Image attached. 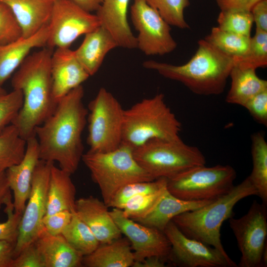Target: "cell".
Masks as SVG:
<instances>
[{"mask_svg": "<svg viewBox=\"0 0 267 267\" xmlns=\"http://www.w3.org/2000/svg\"><path fill=\"white\" fill-rule=\"evenodd\" d=\"M82 85L70 91L58 101L51 115L35 129L40 159L56 162L60 169L71 175L77 171L84 154L82 135L88 115Z\"/></svg>", "mask_w": 267, "mask_h": 267, "instance_id": "6da1fadb", "label": "cell"}, {"mask_svg": "<svg viewBox=\"0 0 267 267\" xmlns=\"http://www.w3.org/2000/svg\"><path fill=\"white\" fill-rule=\"evenodd\" d=\"M49 48L28 55L13 75V89L22 91V107L12 122L25 140L36 136L35 129L54 111L57 103L52 94Z\"/></svg>", "mask_w": 267, "mask_h": 267, "instance_id": "7a4b0ae2", "label": "cell"}, {"mask_svg": "<svg viewBox=\"0 0 267 267\" xmlns=\"http://www.w3.org/2000/svg\"><path fill=\"white\" fill-rule=\"evenodd\" d=\"M234 64V57L204 39L198 42L195 53L184 64L176 65L149 60L145 61L142 66L166 78L182 83L195 94L212 95L223 92Z\"/></svg>", "mask_w": 267, "mask_h": 267, "instance_id": "3957f363", "label": "cell"}, {"mask_svg": "<svg viewBox=\"0 0 267 267\" xmlns=\"http://www.w3.org/2000/svg\"><path fill=\"white\" fill-rule=\"evenodd\" d=\"M251 195H258V192L247 177L227 194L199 209L179 214L172 221L187 237L227 254L221 239L222 225L233 216V209L236 204Z\"/></svg>", "mask_w": 267, "mask_h": 267, "instance_id": "277c9868", "label": "cell"}, {"mask_svg": "<svg viewBox=\"0 0 267 267\" xmlns=\"http://www.w3.org/2000/svg\"><path fill=\"white\" fill-rule=\"evenodd\" d=\"M181 130L164 94L158 93L125 109L122 143L134 148L153 139H177Z\"/></svg>", "mask_w": 267, "mask_h": 267, "instance_id": "5b68a950", "label": "cell"}, {"mask_svg": "<svg viewBox=\"0 0 267 267\" xmlns=\"http://www.w3.org/2000/svg\"><path fill=\"white\" fill-rule=\"evenodd\" d=\"M82 160L89 170L92 180L98 185L103 201L108 208L117 191L126 184L155 180L137 163L133 148L124 144L108 152L88 151L84 153Z\"/></svg>", "mask_w": 267, "mask_h": 267, "instance_id": "8992f818", "label": "cell"}, {"mask_svg": "<svg viewBox=\"0 0 267 267\" xmlns=\"http://www.w3.org/2000/svg\"><path fill=\"white\" fill-rule=\"evenodd\" d=\"M134 158L154 179L171 178L206 161L196 147L177 139L155 138L133 148Z\"/></svg>", "mask_w": 267, "mask_h": 267, "instance_id": "52a82bcc", "label": "cell"}, {"mask_svg": "<svg viewBox=\"0 0 267 267\" xmlns=\"http://www.w3.org/2000/svg\"><path fill=\"white\" fill-rule=\"evenodd\" d=\"M236 177L235 170L229 165L200 166L167 179L166 187L182 200H214L232 189Z\"/></svg>", "mask_w": 267, "mask_h": 267, "instance_id": "ba28073f", "label": "cell"}, {"mask_svg": "<svg viewBox=\"0 0 267 267\" xmlns=\"http://www.w3.org/2000/svg\"><path fill=\"white\" fill-rule=\"evenodd\" d=\"M88 109L89 151L105 152L118 148L122 142L125 111L119 101L101 88Z\"/></svg>", "mask_w": 267, "mask_h": 267, "instance_id": "9c48e42d", "label": "cell"}, {"mask_svg": "<svg viewBox=\"0 0 267 267\" xmlns=\"http://www.w3.org/2000/svg\"><path fill=\"white\" fill-rule=\"evenodd\" d=\"M241 252L238 267L267 266V205L254 201L242 217L228 219Z\"/></svg>", "mask_w": 267, "mask_h": 267, "instance_id": "30bf717a", "label": "cell"}, {"mask_svg": "<svg viewBox=\"0 0 267 267\" xmlns=\"http://www.w3.org/2000/svg\"><path fill=\"white\" fill-rule=\"evenodd\" d=\"M52 162L39 161L35 168L30 195L22 214L13 257L34 243L44 228L43 220L46 215L47 196Z\"/></svg>", "mask_w": 267, "mask_h": 267, "instance_id": "8fae6325", "label": "cell"}, {"mask_svg": "<svg viewBox=\"0 0 267 267\" xmlns=\"http://www.w3.org/2000/svg\"><path fill=\"white\" fill-rule=\"evenodd\" d=\"M100 26L96 14L86 11L71 0H55L48 24V48H69L80 36Z\"/></svg>", "mask_w": 267, "mask_h": 267, "instance_id": "7c38bea8", "label": "cell"}, {"mask_svg": "<svg viewBox=\"0 0 267 267\" xmlns=\"http://www.w3.org/2000/svg\"><path fill=\"white\" fill-rule=\"evenodd\" d=\"M132 23L138 32L137 47L146 55H163L173 51L177 44L171 26L146 0H134L131 7Z\"/></svg>", "mask_w": 267, "mask_h": 267, "instance_id": "4fadbf2b", "label": "cell"}, {"mask_svg": "<svg viewBox=\"0 0 267 267\" xmlns=\"http://www.w3.org/2000/svg\"><path fill=\"white\" fill-rule=\"evenodd\" d=\"M164 233L171 249L169 262L182 267H238L227 254L185 235L171 221Z\"/></svg>", "mask_w": 267, "mask_h": 267, "instance_id": "5bb4252c", "label": "cell"}, {"mask_svg": "<svg viewBox=\"0 0 267 267\" xmlns=\"http://www.w3.org/2000/svg\"><path fill=\"white\" fill-rule=\"evenodd\" d=\"M110 213L121 233L130 241L134 262L157 257L169 262L171 245L164 232L128 218L121 209L113 208Z\"/></svg>", "mask_w": 267, "mask_h": 267, "instance_id": "9a60e30c", "label": "cell"}, {"mask_svg": "<svg viewBox=\"0 0 267 267\" xmlns=\"http://www.w3.org/2000/svg\"><path fill=\"white\" fill-rule=\"evenodd\" d=\"M40 160L39 147L36 136L26 140L24 155L21 161L5 171L8 184L13 194L15 212L22 214L31 189L35 168Z\"/></svg>", "mask_w": 267, "mask_h": 267, "instance_id": "2e32d148", "label": "cell"}, {"mask_svg": "<svg viewBox=\"0 0 267 267\" xmlns=\"http://www.w3.org/2000/svg\"><path fill=\"white\" fill-rule=\"evenodd\" d=\"M52 94L56 103L89 77L77 59L74 50L56 48L51 58Z\"/></svg>", "mask_w": 267, "mask_h": 267, "instance_id": "e0dca14e", "label": "cell"}, {"mask_svg": "<svg viewBox=\"0 0 267 267\" xmlns=\"http://www.w3.org/2000/svg\"><path fill=\"white\" fill-rule=\"evenodd\" d=\"M103 201L92 196L76 200L75 212L93 232L100 244L121 237L122 233Z\"/></svg>", "mask_w": 267, "mask_h": 267, "instance_id": "ac0fdd59", "label": "cell"}, {"mask_svg": "<svg viewBox=\"0 0 267 267\" xmlns=\"http://www.w3.org/2000/svg\"><path fill=\"white\" fill-rule=\"evenodd\" d=\"M130 0H103L96 11L100 26L113 37L118 47H137L136 38L129 26L127 13Z\"/></svg>", "mask_w": 267, "mask_h": 267, "instance_id": "d6986e66", "label": "cell"}, {"mask_svg": "<svg viewBox=\"0 0 267 267\" xmlns=\"http://www.w3.org/2000/svg\"><path fill=\"white\" fill-rule=\"evenodd\" d=\"M48 35V25L31 36L21 37L15 41L0 45V88L32 49L46 45Z\"/></svg>", "mask_w": 267, "mask_h": 267, "instance_id": "ffe728a7", "label": "cell"}, {"mask_svg": "<svg viewBox=\"0 0 267 267\" xmlns=\"http://www.w3.org/2000/svg\"><path fill=\"white\" fill-rule=\"evenodd\" d=\"M14 14L21 29L22 37L31 36L48 25L53 0H0Z\"/></svg>", "mask_w": 267, "mask_h": 267, "instance_id": "44dd1931", "label": "cell"}, {"mask_svg": "<svg viewBox=\"0 0 267 267\" xmlns=\"http://www.w3.org/2000/svg\"><path fill=\"white\" fill-rule=\"evenodd\" d=\"M85 35L83 42L74 52L90 76L97 72L106 54L118 45L111 34L101 26Z\"/></svg>", "mask_w": 267, "mask_h": 267, "instance_id": "7402d4cb", "label": "cell"}, {"mask_svg": "<svg viewBox=\"0 0 267 267\" xmlns=\"http://www.w3.org/2000/svg\"><path fill=\"white\" fill-rule=\"evenodd\" d=\"M35 243L44 267H79L82 265L83 256L69 244L62 234L53 235L43 228Z\"/></svg>", "mask_w": 267, "mask_h": 267, "instance_id": "603a6c76", "label": "cell"}, {"mask_svg": "<svg viewBox=\"0 0 267 267\" xmlns=\"http://www.w3.org/2000/svg\"><path fill=\"white\" fill-rule=\"evenodd\" d=\"M214 200H184L174 196L166 189L157 205L148 215L134 221L163 232L167 224L176 216L199 209Z\"/></svg>", "mask_w": 267, "mask_h": 267, "instance_id": "cb8c5ba5", "label": "cell"}, {"mask_svg": "<svg viewBox=\"0 0 267 267\" xmlns=\"http://www.w3.org/2000/svg\"><path fill=\"white\" fill-rule=\"evenodd\" d=\"M129 239L121 237L111 242L100 244L91 253L83 258L82 265L87 267H129L134 261Z\"/></svg>", "mask_w": 267, "mask_h": 267, "instance_id": "d4e9b609", "label": "cell"}, {"mask_svg": "<svg viewBox=\"0 0 267 267\" xmlns=\"http://www.w3.org/2000/svg\"><path fill=\"white\" fill-rule=\"evenodd\" d=\"M71 174L53 163L51 166L45 215L63 210L75 211L76 190Z\"/></svg>", "mask_w": 267, "mask_h": 267, "instance_id": "484cf974", "label": "cell"}, {"mask_svg": "<svg viewBox=\"0 0 267 267\" xmlns=\"http://www.w3.org/2000/svg\"><path fill=\"white\" fill-rule=\"evenodd\" d=\"M256 70L234 64L229 75L231 83L227 103L243 107L253 96L267 89V81L259 78Z\"/></svg>", "mask_w": 267, "mask_h": 267, "instance_id": "4316f807", "label": "cell"}, {"mask_svg": "<svg viewBox=\"0 0 267 267\" xmlns=\"http://www.w3.org/2000/svg\"><path fill=\"white\" fill-rule=\"evenodd\" d=\"M253 168L248 177L256 188L262 203L267 204V142L264 135L257 133L251 136Z\"/></svg>", "mask_w": 267, "mask_h": 267, "instance_id": "83f0119b", "label": "cell"}, {"mask_svg": "<svg viewBox=\"0 0 267 267\" xmlns=\"http://www.w3.org/2000/svg\"><path fill=\"white\" fill-rule=\"evenodd\" d=\"M26 140L20 135L13 124L0 133V169L6 170L19 163L26 150Z\"/></svg>", "mask_w": 267, "mask_h": 267, "instance_id": "f1b7e54d", "label": "cell"}, {"mask_svg": "<svg viewBox=\"0 0 267 267\" xmlns=\"http://www.w3.org/2000/svg\"><path fill=\"white\" fill-rule=\"evenodd\" d=\"M62 234L69 244L83 257L91 253L100 244L89 226L77 216L75 211Z\"/></svg>", "mask_w": 267, "mask_h": 267, "instance_id": "f546056e", "label": "cell"}, {"mask_svg": "<svg viewBox=\"0 0 267 267\" xmlns=\"http://www.w3.org/2000/svg\"><path fill=\"white\" fill-rule=\"evenodd\" d=\"M251 38L223 31L217 26L213 27L204 39L224 53L240 58L247 54Z\"/></svg>", "mask_w": 267, "mask_h": 267, "instance_id": "4dcf8cb0", "label": "cell"}, {"mask_svg": "<svg viewBox=\"0 0 267 267\" xmlns=\"http://www.w3.org/2000/svg\"><path fill=\"white\" fill-rule=\"evenodd\" d=\"M167 178H159L148 181L129 183L120 188L114 196L109 207L122 209L127 201L138 195L158 192L166 187Z\"/></svg>", "mask_w": 267, "mask_h": 267, "instance_id": "1f68e13d", "label": "cell"}, {"mask_svg": "<svg viewBox=\"0 0 267 267\" xmlns=\"http://www.w3.org/2000/svg\"><path fill=\"white\" fill-rule=\"evenodd\" d=\"M170 25L180 29L189 28L185 20L184 9L189 5V0H146Z\"/></svg>", "mask_w": 267, "mask_h": 267, "instance_id": "d6a6232c", "label": "cell"}, {"mask_svg": "<svg viewBox=\"0 0 267 267\" xmlns=\"http://www.w3.org/2000/svg\"><path fill=\"white\" fill-rule=\"evenodd\" d=\"M221 29L247 37H251L253 18L251 11L221 10L217 19Z\"/></svg>", "mask_w": 267, "mask_h": 267, "instance_id": "836d02e7", "label": "cell"}, {"mask_svg": "<svg viewBox=\"0 0 267 267\" xmlns=\"http://www.w3.org/2000/svg\"><path fill=\"white\" fill-rule=\"evenodd\" d=\"M240 66L256 69L267 65V32L256 30L247 54L240 58H234Z\"/></svg>", "mask_w": 267, "mask_h": 267, "instance_id": "e575fe53", "label": "cell"}, {"mask_svg": "<svg viewBox=\"0 0 267 267\" xmlns=\"http://www.w3.org/2000/svg\"><path fill=\"white\" fill-rule=\"evenodd\" d=\"M167 187L155 193L136 195L128 200L122 209L125 216L133 220L148 215L157 205Z\"/></svg>", "mask_w": 267, "mask_h": 267, "instance_id": "d590c367", "label": "cell"}, {"mask_svg": "<svg viewBox=\"0 0 267 267\" xmlns=\"http://www.w3.org/2000/svg\"><path fill=\"white\" fill-rule=\"evenodd\" d=\"M23 95L18 89L0 94V133L12 123L22 107Z\"/></svg>", "mask_w": 267, "mask_h": 267, "instance_id": "8d00e7d4", "label": "cell"}, {"mask_svg": "<svg viewBox=\"0 0 267 267\" xmlns=\"http://www.w3.org/2000/svg\"><path fill=\"white\" fill-rule=\"evenodd\" d=\"M3 204L7 220L4 222H0V240L15 245L22 214L14 211L10 192L6 196Z\"/></svg>", "mask_w": 267, "mask_h": 267, "instance_id": "74e56055", "label": "cell"}, {"mask_svg": "<svg viewBox=\"0 0 267 267\" xmlns=\"http://www.w3.org/2000/svg\"><path fill=\"white\" fill-rule=\"evenodd\" d=\"M22 37L20 27L10 7L0 0V45Z\"/></svg>", "mask_w": 267, "mask_h": 267, "instance_id": "f35d334b", "label": "cell"}, {"mask_svg": "<svg viewBox=\"0 0 267 267\" xmlns=\"http://www.w3.org/2000/svg\"><path fill=\"white\" fill-rule=\"evenodd\" d=\"M73 212L63 210L51 215H45L43 220L44 228L48 233L53 235L62 234L63 230L70 223Z\"/></svg>", "mask_w": 267, "mask_h": 267, "instance_id": "ab89813d", "label": "cell"}, {"mask_svg": "<svg viewBox=\"0 0 267 267\" xmlns=\"http://www.w3.org/2000/svg\"><path fill=\"white\" fill-rule=\"evenodd\" d=\"M10 267H44L35 242L26 247L13 258Z\"/></svg>", "mask_w": 267, "mask_h": 267, "instance_id": "60d3db41", "label": "cell"}, {"mask_svg": "<svg viewBox=\"0 0 267 267\" xmlns=\"http://www.w3.org/2000/svg\"><path fill=\"white\" fill-rule=\"evenodd\" d=\"M243 107L257 122L267 126V89L253 96Z\"/></svg>", "mask_w": 267, "mask_h": 267, "instance_id": "b9f144b4", "label": "cell"}, {"mask_svg": "<svg viewBox=\"0 0 267 267\" xmlns=\"http://www.w3.org/2000/svg\"><path fill=\"white\" fill-rule=\"evenodd\" d=\"M256 30L267 32V0L257 2L251 10Z\"/></svg>", "mask_w": 267, "mask_h": 267, "instance_id": "7bdbcfd3", "label": "cell"}, {"mask_svg": "<svg viewBox=\"0 0 267 267\" xmlns=\"http://www.w3.org/2000/svg\"><path fill=\"white\" fill-rule=\"evenodd\" d=\"M261 0H216L221 10L251 11L253 7Z\"/></svg>", "mask_w": 267, "mask_h": 267, "instance_id": "ee69618b", "label": "cell"}, {"mask_svg": "<svg viewBox=\"0 0 267 267\" xmlns=\"http://www.w3.org/2000/svg\"><path fill=\"white\" fill-rule=\"evenodd\" d=\"M15 245L0 240V267H10L14 258Z\"/></svg>", "mask_w": 267, "mask_h": 267, "instance_id": "f6af8a7d", "label": "cell"}, {"mask_svg": "<svg viewBox=\"0 0 267 267\" xmlns=\"http://www.w3.org/2000/svg\"><path fill=\"white\" fill-rule=\"evenodd\" d=\"M167 262L159 257H151L145 259L141 262H134L133 267H165Z\"/></svg>", "mask_w": 267, "mask_h": 267, "instance_id": "bcb514c9", "label": "cell"}, {"mask_svg": "<svg viewBox=\"0 0 267 267\" xmlns=\"http://www.w3.org/2000/svg\"><path fill=\"white\" fill-rule=\"evenodd\" d=\"M5 171L0 169V208L3 204L6 196L10 192Z\"/></svg>", "mask_w": 267, "mask_h": 267, "instance_id": "7dc6e473", "label": "cell"}, {"mask_svg": "<svg viewBox=\"0 0 267 267\" xmlns=\"http://www.w3.org/2000/svg\"><path fill=\"white\" fill-rule=\"evenodd\" d=\"M79 6L88 12L96 11L103 0H71Z\"/></svg>", "mask_w": 267, "mask_h": 267, "instance_id": "c3c4849f", "label": "cell"}, {"mask_svg": "<svg viewBox=\"0 0 267 267\" xmlns=\"http://www.w3.org/2000/svg\"><path fill=\"white\" fill-rule=\"evenodd\" d=\"M5 92H6V91L4 89H3L2 88H0V94L4 93Z\"/></svg>", "mask_w": 267, "mask_h": 267, "instance_id": "681fc988", "label": "cell"}, {"mask_svg": "<svg viewBox=\"0 0 267 267\" xmlns=\"http://www.w3.org/2000/svg\"><path fill=\"white\" fill-rule=\"evenodd\" d=\"M53 0L54 1L55 0Z\"/></svg>", "mask_w": 267, "mask_h": 267, "instance_id": "f907efd6", "label": "cell"}]
</instances>
